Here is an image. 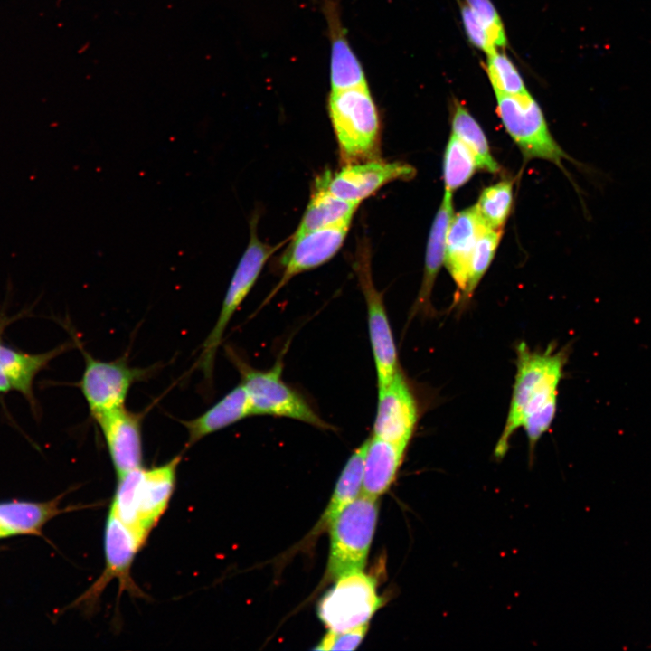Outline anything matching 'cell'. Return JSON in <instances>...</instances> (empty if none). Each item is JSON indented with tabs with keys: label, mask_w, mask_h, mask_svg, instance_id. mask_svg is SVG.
I'll return each instance as SVG.
<instances>
[{
	"label": "cell",
	"mask_w": 651,
	"mask_h": 651,
	"mask_svg": "<svg viewBox=\"0 0 651 651\" xmlns=\"http://www.w3.org/2000/svg\"><path fill=\"white\" fill-rule=\"evenodd\" d=\"M360 203L345 201L316 184V189L293 237L352 221Z\"/></svg>",
	"instance_id": "23"
},
{
	"label": "cell",
	"mask_w": 651,
	"mask_h": 651,
	"mask_svg": "<svg viewBox=\"0 0 651 651\" xmlns=\"http://www.w3.org/2000/svg\"><path fill=\"white\" fill-rule=\"evenodd\" d=\"M452 217V193L445 191L429 231L422 283L411 316L416 313L429 315L432 312L430 305L431 291L440 267L444 262L446 237Z\"/></svg>",
	"instance_id": "19"
},
{
	"label": "cell",
	"mask_w": 651,
	"mask_h": 651,
	"mask_svg": "<svg viewBox=\"0 0 651 651\" xmlns=\"http://www.w3.org/2000/svg\"><path fill=\"white\" fill-rule=\"evenodd\" d=\"M355 269L366 302L369 337L379 387L386 384L400 369L397 350L383 297L373 282L370 263L363 254H361Z\"/></svg>",
	"instance_id": "12"
},
{
	"label": "cell",
	"mask_w": 651,
	"mask_h": 651,
	"mask_svg": "<svg viewBox=\"0 0 651 651\" xmlns=\"http://www.w3.org/2000/svg\"><path fill=\"white\" fill-rule=\"evenodd\" d=\"M452 134L459 138L473 154L478 169L497 173L498 163L491 155L486 137L480 125L458 100L454 101L451 117Z\"/></svg>",
	"instance_id": "25"
},
{
	"label": "cell",
	"mask_w": 651,
	"mask_h": 651,
	"mask_svg": "<svg viewBox=\"0 0 651 651\" xmlns=\"http://www.w3.org/2000/svg\"><path fill=\"white\" fill-rule=\"evenodd\" d=\"M375 579L363 571L344 574L320 599L317 615L331 631H344L367 624L382 607Z\"/></svg>",
	"instance_id": "9"
},
{
	"label": "cell",
	"mask_w": 651,
	"mask_h": 651,
	"mask_svg": "<svg viewBox=\"0 0 651 651\" xmlns=\"http://www.w3.org/2000/svg\"><path fill=\"white\" fill-rule=\"evenodd\" d=\"M257 223L258 216L254 214L250 222L249 243L231 278L216 323L203 343L195 363L207 384L212 382L216 354L230 321L250 292L268 259L283 244L273 246L260 241Z\"/></svg>",
	"instance_id": "5"
},
{
	"label": "cell",
	"mask_w": 651,
	"mask_h": 651,
	"mask_svg": "<svg viewBox=\"0 0 651 651\" xmlns=\"http://www.w3.org/2000/svg\"><path fill=\"white\" fill-rule=\"evenodd\" d=\"M466 4L485 25L495 46L505 48L507 44L505 28L491 0H466Z\"/></svg>",
	"instance_id": "30"
},
{
	"label": "cell",
	"mask_w": 651,
	"mask_h": 651,
	"mask_svg": "<svg viewBox=\"0 0 651 651\" xmlns=\"http://www.w3.org/2000/svg\"><path fill=\"white\" fill-rule=\"evenodd\" d=\"M250 415L246 391L240 383L198 417L181 421L188 434L186 447Z\"/></svg>",
	"instance_id": "20"
},
{
	"label": "cell",
	"mask_w": 651,
	"mask_h": 651,
	"mask_svg": "<svg viewBox=\"0 0 651 651\" xmlns=\"http://www.w3.org/2000/svg\"><path fill=\"white\" fill-rule=\"evenodd\" d=\"M513 205V183L504 180L483 189L476 207L485 222L502 230Z\"/></svg>",
	"instance_id": "27"
},
{
	"label": "cell",
	"mask_w": 651,
	"mask_h": 651,
	"mask_svg": "<svg viewBox=\"0 0 651 651\" xmlns=\"http://www.w3.org/2000/svg\"><path fill=\"white\" fill-rule=\"evenodd\" d=\"M517 373L506 422L495 448L500 459L507 452L509 439L524 418L557 396L565 363L562 353L532 352L524 343L517 346Z\"/></svg>",
	"instance_id": "2"
},
{
	"label": "cell",
	"mask_w": 651,
	"mask_h": 651,
	"mask_svg": "<svg viewBox=\"0 0 651 651\" xmlns=\"http://www.w3.org/2000/svg\"><path fill=\"white\" fill-rule=\"evenodd\" d=\"M8 536H9V535L7 534V533H6V532L2 528V526L0 525V539L5 538V537H8Z\"/></svg>",
	"instance_id": "34"
},
{
	"label": "cell",
	"mask_w": 651,
	"mask_h": 651,
	"mask_svg": "<svg viewBox=\"0 0 651 651\" xmlns=\"http://www.w3.org/2000/svg\"><path fill=\"white\" fill-rule=\"evenodd\" d=\"M486 70L495 94H521L528 90L518 70L504 52L487 54Z\"/></svg>",
	"instance_id": "28"
},
{
	"label": "cell",
	"mask_w": 651,
	"mask_h": 651,
	"mask_svg": "<svg viewBox=\"0 0 651 651\" xmlns=\"http://www.w3.org/2000/svg\"><path fill=\"white\" fill-rule=\"evenodd\" d=\"M85 361L79 387L91 417L125 406L132 385L146 380L155 369L131 366L126 356L113 361L97 359L86 352L77 338Z\"/></svg>",
	"instance_id": "8"
},
{
	"label": "cell",
	"mask_w": 651,
	"mask_h": 651,
	"mask_svg": "<svg viewBox=\"0 0 651 651\" xmlns=\"http://www.w3.org/2000/svg\"><path fill=\"white\" fill-rule=\"evenodd\" d=\"M417 420L414 396L399 369L386 384L378 387L373 435L407 448Z\"/></svg>",
	"instance_id": "13"
},
{
	"label": "cell",
	"mask_w": 651,
	"mask_h": 651,
	"mask_svg": "<svg viewBox=\"0 0 651 651\" xmlns=\"http://www.w3.org/2000/svg\"><path fill=\"white\" fill-rule=\"evenodd\" d=\"M461 18L465 32L474 46L486 52V55L497 51L485 25L466 3L461 5Z\"/></svg>",
	"instance_id": "33"
},
{
	"label": "cell",
	"mask_w": 651,
	"mask_h": 651,
	"mask_svg": "<svg viewBox=\"0 0 651 651\" xmlns=\"http://www.w3.org/2000/svg\"><path fill=\"white\" fill-rule=\"evenodd\" d=\"M327 108L343 161L353 164L374 157L380 118L369 87L331 91Z\"/></svg>",
	"instance_id": "3"
},
{
	"label": "cell",
	"mask_w": 651,
	"mask_h": 651,
	"mask_svg": "<svg viewBox=\"0 0 651 651\" xmlns=\"http://www.w3.org/2000/svg\"><path fill=\"white\" fill-rule=\"evenodd\" d=\"M227 354L241 375L251 415H269L299 420L321 429H334L306 399L282 380V361L269 370H258L241 359L231 348Z\"/></svg>",
	"instance_id": "4"
},
{
	"label": "cell",
	"mask_w": 651,
	"mask_h": 651,
	"mask_svg": "<svg viewBox=\"0 0 651 651\" xmlns=\"http://www.w3.org/2000/svg\"><path fill=\"white\" fill-rule=\"evenodd\" d=\"M331 40V91L368 86L363 68L348 42L338 8L334 2L325 5Z\"/></svg>",
	"instance_id": "18"
},
{
	"label": "cell",
	"mask_w": 651,
	"mask_h": 651,
	"mask_svg": "<svg viewBox=\"0 0 651 651\" xmlns=\"http://www.w3.org/2000/svg\"><path fill=\"white\" fill-rule=\"evenodd\" d=\"M181 459V456H176L163 465L140 467L118 476L108 512L144 545L169 505Z\"/></svg>",
	"instance_id": "1"
},
{
	"label": "cell",
	"mask_w": 651,
	"mask_h": 651,
	"mask_svg": "<svg viewBox=\"0 0 651 651\" xmlns=\"http://www.w3.org/2000/svg\"><path fill=\"white\" fill-rule=\"evenodd\" d=\"M366 440L362 494L378 498L394 482L406 448L374 435Z\"/></svg>",
	"instance_id": "21"
},
{
	"label": "cell",
	"mask_w": 651,
	"mask_h": 651,
	"mask_svg": "<svg viewBox=\"0 0 651 651\" xmlns=\"http://www.w3.org/2000/svg\"><path fill=\"white\" fill-rule=\"evenodd\" d=\"M367 440L351 455L335 484L331 500L322 515L316 533L328 528L335 517L362 493L363 463Z\"/></svg>",
	"instance_id": "24"
},
{
	"label": "cell",
	"mask_w": 651,
	"mask_h": 651,
	"mask_svg": "<svg viewBox=\"0 0 651 651\" xmlns=\"http://www.w3.org/2000/svg\"><path fill=\"white\" fill-rule=\"evenodd\" d=\"M351 221L318 229L299 237H293L281 259V278L268 295L262 306L295 276L317 268L330 260L342 247Z\"/></svg>",
	"instance_id": "14"
},
{
	"label": "cell",
	"mask_w": 651,
	"mask_h": 651,
	"mask_svg": "<svg viewBox=\"0 0 651 651\" xmlns=\"http://www.w3.org/2000/svg\"><path fill=\"white\" fill-rule=\"evenodd\" d=\"M143 546L138 538L108 512L104 531V571L75 603L86 611H93L104 590L113 580H118L119 592L128 591L133 596L143 597L131 576L134 559Z\"/></svg>",
	"instance_id": "10"
},
{
	"label": "cell",
	"mask_w": 651,
	"mask_h": 651,
	"mask_svg": "<svg viewBox=\"0 0 651 651\" xmlns=\"http://www.w3.org/2000/svg\"><path fill=\"white\" fill-rule=\"evenodd\" d=\"M143 419V412H133L125 406L93 417L105 439L117 477L142 467Z\"/></svg>",
	"instance_id": "15"
},
{
	"label": "cell",
	"mask_w": 651,
	"mask_h": 651,
	"mask_svg": "<svg viewBox=\"0 0 651 651\" xmlns=\"http://www.w3.org/2000/svg\"><path fill=\"white\" fill-rule=\"evenodd\" d=\"M495 95L498 117L524 157L544 159L564 170L562 160H572L552 136L543 113L532 95L528 91Z\"/></svg>",
	"instance_id": "7"
},
{
	"label": "cell",
	"mask_w": 651,
	"mask_h": 651,
	"mask_svg": "<svg viewBox=\"0 0 651 651\" xmlns=\"http://www.w3.org/2000/svg\"><path fill=\"white\" fill-rule=\"evenodd\" d=\"M488 228L490 227L485 222L476 205L457 213L449 223L444 262L462 294L467 288L470 260L476 244Z\"/></svg>",
	"instance_id": "17"
},
{
	"label": "cell",
	"mask_w": 651,
	"mask_h": 651,
	"mask_svg": "<svg viewBox=\"0 0 651 651\" xmlns=\"http://www.w3.org/2000/svg\"><path fill=\"white\" fill-rule=\"evenodd\" d=\"M556 408L557 396H554L524 418L522 427L526 432L531 453L533 451L539 439L551 426L555 416Z\"/></svg>",
	"instance_id": "31"
},
{
	"label": "cell",
	"mask_w": 651,
	"mask_h": 651,
	"mask_svg": "<svg viewBox=\"0 0 651 651\" xmlns=\"http://www.w3.org/2000/svg\"><path fill=\"white\" fill-rule=\"evenodd\" d=\"M415 175V168L402 162L371 160L347 164L334 175L326 172L316 184L340 199L360 203L388 183Z\"/></svg>",
	"instance_id": "11"
},
{
	"label": "cell",
	"mask_w": 651,
	"mask_h": 651,
	"mask_svg": "<svg viewBox=\"0 0 651 651\" xmlns=\"http://www.w3.org/2000/svg\"><path fill=\"white\" fill-rule=\"evenodd\" d=\"M503 230L488 228L478 239L471 257L467 288L461 299L471 297L480 279L490 266L501 240Z\"/></svg>",
	"instance_id": "29"
},
{
	"label": "cell",
	"mask_w": 651,
	"mask_h": 651,
	"mask_svg": "<svg viewBox=\"0 0 651 651\" xmlns=\"http://www.w3.org/2000/svg\"><path fill=\"white\" fill-rule=\"evenodd\" d=\"M368 630V623L344 631L329 630L315 650H354L361 644Z\"/></svg>",
	"instance_id": "32"
},
{
	"label": "cell",
	"mask_w": 651,
	"mask_h": 651,
	"mask_svg": "<svg viewBox=\"0 0 651 651\" xmlns=\"http://www.w3.org/2000/svg\"><path fill=\"white\" fill-rule=\"evenodd\" d=\"M61 500L0 502V525L9 536L40 535L43 526L62 512Z\"/></svg>",
	"instance_id": "22"
},
{
	"label": "cell",
	"mask_w": 651,
	"mask_h": 651,
	"mask_svg": "<svg viewBox=\"0 0 651 651\" xmlns=\"http://www.w3.org/2000/svg\"><path fill=\"white\" fill-rule=\"evenodd\" d=\"M476 169L478 167L471 151L451 133L443 162L445 191L453 193L472 177Z\"/></svg>",
	"instance_id": "26"
},
{
	"label": "cell",
	"mask_w": 651,
	"mask_h": 651,
	"mask_svg": "<svg viewBox=\"0 0 651 651\" xmlns=\"http://www.w3.org/2000/svg\"><path fill=\"white\" fill-rule=\"evenodd\" d=\"M377 498L360 494L330 524L326 577H339L365 566L378 517Z\"/></svg>",
	"instance_id": "6"
},
{
	"label": "cell",
	"mask_w": 651,
	"mask_h": 651,
	"mask_svg": "<svg viewBox=\"0 0 651 651\" xmlns=\"http://www.w3.org/2000/svg\"><path fill=\"white\" fill-rule=\"evenodd\" d=\"M13 318L6 316L5 313L0 314V395L17 392L29 401L34 410L36 401L33 383L36 376L71 344L65 343L41 354H29L14 349L7 345L3 339V333Z\"/></svg>",
	"instance_id": "16"
}]
</instances>
